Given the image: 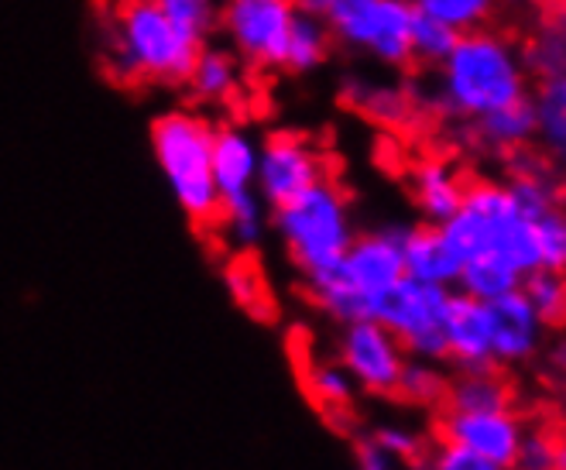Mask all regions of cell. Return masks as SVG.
I'll return each instance as SVG.
<instances>
[{
  "label": "cell",
  "instance_id": "cell-1",
  "mask_svg": "<svg viewBox=\"0 0 566 470\" xmlns=\"http://www.w3.org/2000/svg\"><path fill=\"white\" fill-rule=\"evenodd\" d=\"M437 73L440 111L468 124L502 107L522 104L532 93L522 49L494 28H474L457 35Z\"/></svg>",
  "mask_w": 566,
  "mask_h": 470
},
{
  "label": "cell",
  "instance_id": "cell-2",
  "mask_svg": "<svg viewBox=\"0 0 566 470\" xmlns=\"http://www.w3.org/2000/svg\"><path fill=\"white\" fill-rule=\"evenodd\" d=\"M440 233L460 264L478 254H497L515 264L522 275L539 268L532 217L522 213L505 182L474 179L463 186L460 207L440 223Z\"/></svg>",
  "mask_w": 566,
  "mask_h": 470
},
{
  "label": "cell",
  "instance_id": "cell-3",
  "mask_svg": "<svg viewBox=\"0 0 566 470\" xmlns=\"http://www.w3.org/2000/svg\"><path fill=\"white\" fill-rule=\"evenodd\" d=\"M203 42L176 28L155 0H124L114 14L107 62L124 83L182 86Z\"/></svg>",
  "mask_w": 566,
  "mask_h": 470
},
{
  "label": "cell",
  "instance_id": "cell-4",
  "mask_svg": "<svg viewBox=\"0 0 566 470\" xmlns=\"http://www.w3.org/2000/svg\"><path fill=\"white\" fill-rule=\"evenodd\" d=\"M151 152L179 210L196 227H217L220 192L213 182V124L192 111H169L151 124Z\"/></svg>",
  "mask_w": 566,
  "mask_h": 470
},
{
  "label": "cell",
  "instance_id": "cell-5",
  "mask_svg": "<svg viewBox=\"0 0 566 470\" xmlns=\"http://www.w3.org/2000/svg\"><path fill=\"white\" fill-rule=\"evenodd\" d=\"M272 227L298 275L340 261L357 238L347 192L329 176L272 210Z\"/></svg>",
  "mask_w": 566,
  "mask_h": 470
},
{
  "label": "cell",
  "instance_id": "cell-6",
  "mask_svg": "<svg viewBox=\"0 0 566 470\" xmlns=\"http://www.w3.org/2000/svg\"><path fill=\"white\" fill-rule=\"evenodd\" d=\"M416 21L412 0H329L323 24L329 39L347 52L368 55L381 65L409 62V31Z\"/></svg>",
  "mask_w": 566,
  "mask_h": 470
},
{
  "label": "cell",
  "instance_id": "cell-7",
  "mask_svg": "<svg viewBox=\"0 0 566 470\" xmlns=\"http://www.w3.org/2000/svg\"><path fill=\"white\" fill-rule=\"evenodd\" d=\"M450 295L453 289L447 285H426L402 275L385 295H378L371 316L395 333L409 357L443 364L447 357L443 320L450 310Z\"/></svg>",
  "mask_w": 566,
  "mask_h": 470
},
{
  "label": "cell",
  "instance_id": "cell-8",
  "mask_svg": "<svg viewBox=\"0 0 566 470\" xmlns=\"http://www.w3.org/2000/svg\"><path fill=\"white\" fill-rule=\"evenodd\" d=\"M292 18V0H223L217 28L227 35L230 52L244 65L279 70Z\"/></svg>",
  "mask_w": 566,
  "mask_h": 470
},
{
  "label": "cell",
  "instance_id": "cell-9",
  "mask_svg": "<svg viewBox=\"0 0 566 470\" xmlns=\"http://www.w3.org/2000/svg\"><path fill=\"white\" fill-rule=\"evenodd\" d=\"M406 357H409L406 347L375 316L347 323L337 333V361L344 364V372L354 378L357 391L364 395L395 398Z\"/></svg>",
  "mask_w": 566,
  "mask_h": 470
},
{
  "label": "cell",
  "instance_id": "cell-10",
  "mask_svg": "<svg viewBox=\"0 0 566 470\" xmlns=\"http://www.w3.org/2000/svg\"><path fill=\"white\" fill-rule=\"evenodd\" d=\"M319 179H326V161L298 134H272L269 142L258 145L254 189L269 210L289 203L292 196H298Z\"/></svg>",
  "mask_w": 566,
  "mask_h": 470
},
{
  "label": "cell",
  "instance_id": "cell-11",
  "mask_svg": "<svg viewBox=\"0 0 566 470\" xmlns=\"http://www.w3.org/2000/svg\"><path fill=\"white\" fill-rule=\"evenodd\" d=\"M525 419L512 409H491V412H463V409H447L440 416V440H450L457 447H468L497 467L512 470L518 443L525 436Z\"/></svg>",
  "mask_w": 566,
  "mask_h": 470
},
{
  "label": "cell",
  "instance_id": "cell-12",
  "mask_svg": "<svg viewBox=\"0 0 566 470\" xmlns=\"http://www.w3.org/2000/svg\"><path fill=\"white\" fill-rule=\"evenodd\" d=\"M409 227H378L371 233H357L354 244L347 248V254L337 261L344 279L364 295L371 299V306L378 302V295H385L398 279L406 275L402 268V244H406Z\"/></svg>",
  "mask_w": 566,
  "mask_h": 470
},
{
  "label": "cell",
  "instance_id": "cell-13",
  "mask_svg": "<svg viewBox=\"0 0 566 470\" xmlns=\"http://www.w3.org/2000/svg\"><path fill=\"white\" fill-rule=\"evenodd\" d=\"M443 337H447L443 364H450L453 375L497 367L494 351H491V306L488 302L453 289L450 310L443 320Z\"/></svg>",
  "mask_w": 566,
  "mask_h": 470
},
{
  "label": "cell",
  "instance_id": "cell-14",
  "mask_svg": "<svg viewBox=\"0 0 566 470\" xmlns=\"http://www.w3.org/2000/svg\"><path fill=\"white\" fill-rule=\"evenodd\" d=\"M491 306V351L497 364H528L536 361L546 344V323L528 306L522 285L515 292L497 295Z\"/></svg>",
  "mask_w": 566,
  "mask_h": 470
},
{
  "label": "cell",
  "instance_id": "cell-15",
  "mask_svg": "<svg viewBox=\"0 0 566 470\" xmlns=\"http://www.w3.org/2000/svg\"><path fill=\"white\" fill-rule=\"evenodd\" d=\"M258 173V142L244 127H213V182L220 199L254 189Z\"/></svg>",
  "mask_w": 566,
  "mask_h": 470
},
{
  "label": "cell",
  "instance_id": "cell-16",
  "mask_svg": "<svg viewBox=\"0 0 566 470\" xmlns=\"http://www.w3.org/2000/svg\"><path fill=\"white\" fill-rule=\"evenodd\" d=\"M402 268H406V275L416 279V282L453 289L460 261L450 251V244L443 241V233H440L437 223H419V227H409V233H406Z\"/></svg>",
  "mask_w": 566,
  "mask_h": 470
},
{
  "label": "cell",
  "instance_id": "cell-17",
  "mask_svg": "<svg viewBox=\"0 0 566 470\" xmlns=\"http://www.w3.org/2000/svg\"><path fill=\"white\" fill-rule=\"evenodd\" d=\"M463 186L468 182H463V176L450 161H443V158L419 161L412 173V199H416L422 220L440 227L447 217H453L463 199Z\"/></svg>",
  "mask_w": 566,
  "mask_h": 470
},
{
  "label": "cell",
  "instance_id": "cell-18",
  "mask_svg": "<svg viewBox=\"0 0 566 470\" xmlns=\"http://www.w3.org/2000/svg\"><path fill=\"white\" fill-rule=\"evenodd\" d=\"M241 59L230 49H210L203 45L192 62V70L182 86L199 100V104H227L241 90Z\"/></svg>",
  "mask_w": 566,
  "mask_h": 470
},
{
  "label": "cell",
  "instance_id": "cell-19",
  "mask_svg": "<svg viewBox=\"0 0 566 470\" xmlns=\"http://www.w3.org/2000/svg\"><path fill=\"white\" fill-rule=\"evenodd\" d=\"M474 145L488 148V152H522L532 138H536V117H532V104L522 100V104L502 107L494 114H484L478 121L468 124Z\"/></svg>",
  "mask_w": 566,
  "mask_h": 470
},
{
  "label": "cell",
  "instance_id": "cell-20",
  "mask_svg": "<svg viewBox=\"0 0 566 470\" xmlns=\"http://www.w3.org/2000/svg\"><path fill=\"white\" fill-rule=\"evenodd\" d=\"M443 406L463 409V412H491V409H512L515 395H512V385L497 375V367H488V372L450 375Z\"/></svg>",
  "mask_w": 566,
  "mask_h": 470
},
{
  "label": "cell",
  "instance_id": "cell-21",
  "mask_svg": "<svg viewBox=\"0 0 566 470\" xmlns=\"http://www.w3.org/2000/svg\"><path fill=\"white\" fill-rule=\"evenodd\" d=\"M329 49H333V39H329V28L323 24V18L295 11V18L289 24V35H285L279 70H285V73H313L329 59Z\"/></svg>",
  "mask_w": 566,
  "mask_h": 470
},
{
  "label": "cell",
  "instance_id": "cell-22",
  "mask_svg": "<svg viewBox=\"0 0 566 470\" xmlns=\"http://www.w3.org/2000/svg\"><path fill=\"white\" fill-rule=\"evenodd\" d=\"M217 227L227 233V241L234 244L241 254H251L264 241V230H269V207L261 203L258 189L227 196V199H220Z\"/></svg>",
  "mask_w": 566,
  "mask_h": 470
},
{
  "label": "cell",
  "instance_id": "cell-23",
  "mask_svg": "<svg viewBox=\"0 0 566 470\" xmlns=\"http://www.w3.org/2000/svg\"><path fill=\"white\" fill-rule=\"evenodd\" d=\"M522 279L525 275L518 272L515 264H509L505 258H497V254H478V258L460 264L453 289L463 292V295H471V299H481V302H494L497 295L515 292L522 285Z\"/></svg>",
  "mask_w": 566,
  "mask_h": 470
},
{
  "label": "cell",
  "instance_id": "cell-24",
  "mask_svg": "<svg viewBox=\"0 0 566 470\" xmlns=\"http://www.w3.org/2000/svg\"><path fill=\"white\" fill-rule=\"evenodd\" d=\"M532 117H536V138L543 142L549 158H563L566 152V76L539 80V86L528 93Z\"/></svg>",
  "mask_w": 566,
  "mask_h": 470
},
{
  "label": "cell",
  "instance_id": "cell-25",
  "mask_svg": "<svg viewBox=\"0 0 566 470\" xmlns=\"http://www.w3.org/2000/svg\"><path fill=\"white\" fill-rule=\"evenodd\" d=\"M223 285L230 292V299L251 316H272V292L269 282H264L258 261H251V254L234 258L223 268Z\"/></svg>",
  "mask_w": 566,
  "mask_h": 470
},
{
  "label": "cell",
  "instance_id": "cell-26",
  "mask_svg": "<svg viewBox=\"0 0 566 470\" xmlns=\"http://www.w3.org/2000/svg\"><path fill=\"white\" fill-rule=\"evenodd\" d=\"M447 382H450V372H443V364L406 357L395 395L406 398V401H416L419 409H437L447 398Z\"/></svg>",
  "mask_w": 566,
  "mask_h": 470
},
{
  "label": "cell",
  "instance_id": "cell-27",
  "mask_svg": "<svg viewBox=\"0 0 566 470\" xmlns=\"http://www.w3.org/2000/svg\"><path fill=\"white\" fill-rule=\"evenodd\" d=\"M306 388L316 398L319 409H329V412H347V409H354L357 385L344 372L340 361H313L310 372H306Z\"/></svg>",
  "mask_w": 566,
  "mask_h": 470
},
{
  "label": "cell",
  "instance_id": "cell-28",
  "mask_svg": "<svg viewBox=\"0 0 566 470\" xmlns=\"http://www.w3.org/2000/svg\"><path fill=\"white\" fill-rule=\"evenodd\" d=\"M412 8L463 35V31L491 24V18L497 14V0H412Z\"/></svg>",
  "mask_w": 566,
  "mask_h": 470
},
{
  "label": "cell",
  "instance_id": "cell-29",
  "mask_svg": "<svg viewBox=\"0 0 566 470\" xmlns=\"http://www.w3.org/2000/svg\"><path fill=\"white\" fill-rule=\"evenodd\" d=\"M522 292L528 299V306L536 310V316L549 330L563 323V316H566V282H563V272H553V268H532V272L522 279Z\"/></svg>",
  "mask_w": 566,
  "mask_h": 470
},
{
  "label": "cell",
  "instance_id": "cell-30",
  "mask_svg": "<svg viewBox=\"0 0 566 470\" xmlns=\"http://www.w3.org/2000/svg\"><path fill=\"white\" fill-rule=\"evenodd\" d=\"M525 70L532 80H556L566 73V31L563 24H546L522 49Z\"/></svg>",
  "mask_w": 566,
  "mask_h": 470
},
{
  "label": "cell",
  "instance_id": "cell-31",
  "mask_svg": "<svg viewBox=\"0 0 566 470\" xmlns=\"http://www.w3.org/2000/svg\"><path fill=\"white\" fill-rule=\"evenodd\" d=\"M453 42H457V31L416 11L412 31H409V62L426 65V70H437V65L450 55Z\"/></svg>",
  "mask_w": 566,
  "mask_h": 470
},
{
  "label": "cell",
  "instance_id": "cell-32",
  "mask_svg": "<svg viewBox=\"0 0 566 470\" xmlns=\"http://www.w3.org/2000/svg\"><path fill=\"white\" fill-rule=\"evenodd\" d=\"M512 470H566V450L553 429H532L525 426V436L518 443Z\"/></svg>",
  "mask_w": 566,
  "mask_h": 470
},
{
  "label": "cell",
  "instance_id": "cell-33",
  "mask_svg": "<svg viewBox=\"0 0 566 470\" xmlns=\"http://www.w3.org/2000/svg\"><path fill=\"white\" fill-rule=\"evenodd\" d=\"M155 4L165 11V18H169L176 28H182L189 39L203 42L217 31V14L220 8L213 4V0H155Z\"/></svg>",
  "mask_w": 566,
  "mask_h": 470
},
{
  "label": "cell",
  "instance_id": "cell-34",
  "mask_svg": "<svg viewBox=\"0 0 566 470\" xmlns=\"http://www.w3.org/2000/svg\"><path fill=\"white\" fill-rule=\"evenodd\" d=\"M368 440L385 453V457H391L395 463H422V457H426V440H422V432L419 429H412V426H402V422H388V426H378Z\"/></svg>",
  "mask_w": 566,
  "mask_h": 470
},
{
  "label": "cell",
  "instance_id": "cell-35",
  "mask_svg": "<svg viewBox=\"0 0 566 470\" xmlns=\"http://www.w3.org/2000/svg\"><path fill=\"white\" fill-rule=\"evenodd\" d=\"M532 233H536L539 268L563 272L566 268V217H563V207L539 213L536 220H532Z\"/></svg>",
  "mask_w": 566,
  "mask_h": 470
},
{
  "label": "cell",
  "instance_id": "cell-36",
  "mask_svg": "<svg viewBox=\"0 0 566 470\" xmlns=\"http://www.w3.org/2000/svg\"><path fill=\"white\" fill-rule=\"evenodd\" d=\"M419 467L422 470H505V467H497L494 460H488V457H481V453H474L468 447H457L450 440H440L432 450H426Z\"/></svg>",
  "mask_w": 566,
  "mask_h": 470
},
{
  "label": "cell",
  "instance_id": "cell-37",
  "mask_svg": "<svg viewBox=\"0 0 566 470\" xmlns=\"http://www.w3.org/2000/svg\"><path fill=\"white\" fill-rule=\"evenodd\" d=\"M360 111L378 117V121H385V124H398V121L406 117L409 104L395 90H388V86H371L368 93L360 96Z\"/></svg>",
  "mask_w": 566,
  "mask_h": 470
},
{
  "label": "cell",
  "instance_id": "cell-38",
  "mask_svg": "<svg viewBox=\"0 0 566 470\" xmlns=\"http://www.w3.org/2000/svg\"><path fill=\"white\" fill-rule=\"evenodd\" d=\"M357 470H402V463L385 457L371 440H360L357 443Z\"/></svg>",
  "mask_w": 566,
  "mask_h": 470
},
{
  "label": "cell",
  "instance_id": "cell-39",
  "mask_svg": "<svg viewBox=\"0 0 566 470\" xmlns=\"http://www.w3.org/2000/svg\"><path fill=\"white\" fill-rule=\"evenodd\" d=\"M292 4H295V11H306V14L323 18V14H326V8H329V0H292Z\"/></svg>",
  "mask_w": 566,
  "mask_h": 470
},
{
  "label": "cell",
  "instance_id": "cell-40",
  "mask_svg": "<svg viewBox=\"0 0 566 470\" xmlns=\"http://www.w3.org/2000/svg\"><path fill=\"white\" fill-rule=\"evenodd\" d=\"M497 8H509L515 14H525V11L536 8V0H497Z\"/></svg>",
  "mask_w": 566,
  "mask_h": 470
},
{
  "label": "cell",
  "instance_id": "cell-41",
  "mask_svg": "<svg viewBox=\"0 0 566 470\" xmlns=\"http://www.w3.org/2000/svg\"><path fill=\"white\" fill-rule=\"evenodd\" d=\"M419 470H422V467H419Z\"/></svg>",
  "mask_w": 566,
  "mask_h": 470
}]
</instances>
